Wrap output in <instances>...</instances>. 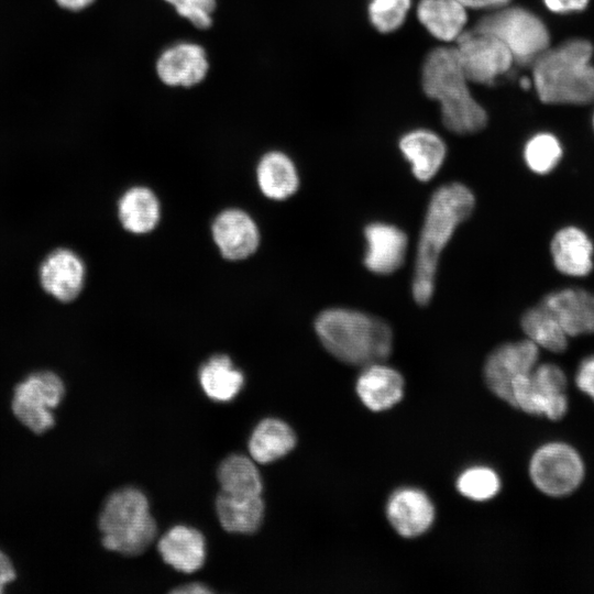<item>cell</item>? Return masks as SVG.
Here are the masks:
<instances>
[{
  "label": "cell",
  "instance_id": "obj_27",
  "mask_svg": "<svg viewBox=\"0 0 594 594\" xmlns=\"http://www.w3.org/2000/svg\"><path fill=\"white\" fill-rule=\"evenodd\" d=\"M199 382L210 399L222 403L232 400L239 394L244 376L228 355L218 354L201 365Z\"/></svg>",
  "mask_w": 594,
  "mask_h": 594
},
{
  "label": "cell",
  "instance_id": "obj_12",
  "mask_svg": "<svg viewBox=\"0 0 594 594\" xmlns=\"http://www.w3.org/2000/svg\"><path fill=\"white\" fill-rule=\"evenodd\" d=\"M86 276L82 260L65 248L52 251L41 263L38 278L42 288L62 302L73 301L81 293Z\"/></svg>",
  "mask_w": 594,
  "mask_h": 594
},
{
  "label": "cell",
  "instance_id": "obj_30",
  "mask_svg": "<svg viewBox=\"0 0 594 594\" xmlns=\"http://www.w3.org/2000/svg\"><path fill=\"white\" fill-rule=\"evenodd\" d=\"M457 488L464 497L484 502L493 498L501 490L496 472L486 466H473L462 472L457 480Z\"/></svg>",
  "mask_w": 594,
  "mask_h": 594
},
{
  "label": "cell",
  "instance_id": "obj_10",
  "mask_svg": "<svg viewBox=\"0 0 594 594\" xmlns=\"http://www.w3.org/2000/svg\"><path fill=\"white\" fill-rule=\"evenodd\" d=\"M455 51L466 78L477 84L494 82L514 62L509 50L497 37L475 29L458 36Z\"/></svg>",
  "mask_w": 594,
  "mask_h": 594
},
{
  "label": "cell",
  "instance_id": "obj_4",
  "mask_svg": "<svg viewBox=\"0 0 594 594\" xmlns=\"http://www.w3.org/2000/svg\"><path fill=\"white\" fill-rule=\"evenodd\" d=\"M593 47L585 40H570L547 48L535 61L532 79L539 99L552 105H585L594 99Z\"/></svg>",
  "mask_w": 594,
  "mask_h": 594
},
{
  "label": "cell",
  "instance_id": "obj_33",
  "mask_svg": "<svg viewBox=\"0 0 594 594\" xmlns=\"http://www.w3.org/2000/svg\"><path fill=\"white\" fill-rule=\"evenodd\" d=\"M173 6L176 12L198 29H207L212 23L211 14L216 9V0H164Z\"/></svg>",
  "mask_w": 594,
  "mask_h": 594
},
{
  "label": "cell",
  "instance_id": "obj_38",
  "mask_svg": "<svg viewBox=\"0 0 594 594\" xmlns=\"http://www.w3.org/2000/svg\"><path fill=\"white\" fill-rule=\"evenodd\" d=\"M173 592L178 594H206L212 592V590L205 584L195 582L176 587Z\"/></svg>",
  "mask_w": 594,
  "mask_h": 594
},
{
  "label": "cell",
  "instance_id": "obj_5",
  "mask_svg": "<svg viewBox=\"0 0 594 594\" xmlns=\"http://www.w3.org/2000/svg\"><path fill=\"white\" fill-rule=\"evenodd\" d=\"M98 526L103 547L124 556L143 553L157 535L148 501L135 487L117 490L107 497Z\"/></svg>",
  "mask_w": 594,
  "mask_h": 594
},
{
  "label": "cell",
  "instance_id": "obj_19",
  "mask_svg": "<svg viewBox=\"0 0 594 594\" xmlns=\"http://www.w3.org/2000/svg\"><path fill=\"white\" fill-rule=\"evenodd\" d=\"M157 548L168 565L184 573L199 570L205 562V538L193 527L184 525L172 527L161 537Z\"/></svg>",
  "mask_w": 594,
  "mask_h": 594
},
{
  "label": "cell",
  "instance_id": "obj_40",
  "mask_svg": "<svg viewBox=\"0 0 594 594\" xmlns=\"http://www.w3.org/2000/svg\"><path fill=\"white\" fill-rule=\"evenodd\" d=\"M530 85H531V81L528 78H526V77L521 78L520 86L524 89H528L530 87Z\"/></svg>",
  "mask_w": 594,
  "mask_h": 594
},
{
  "label": "cell",
  "instance_id": "obj_15",
  "mask_svg": "<svg viewBox=\"0 0 594 594\" xmlns=\"http://www.w3.org/2000/svg\"><path fill=\"white\" fill-rule=\"evenodd\" d=\"M386 516L400 536L415 538L431 527L435 507L422 491L405 487L391 495L386 506Z\"/></svg>",
  "mask_w": 594,
  "mask_h": 594
},
{
  "label": "cell",
  "instance_id": "obj_23",
  "mask_svg": "<svg viewBox=\"0 0 594 594\" xmlns=\"http://www.w3.org/2000/svg\"><path fill=\"white\" fill-rule=\"evenodd\" d=\"M295 446V432L290 426L277 418H266L260 421L249 440L251 458L262 464L285 457Z\"/></svg>",
  "mask_w": 594,
  "mask_h": 594
},
{
  "label": "cell",
  "instance_id": "obj_20",
  "mask_svg": "<svg viewBox=\"0 0 594 594\" xmlns=\"http://www.w3.org/2000/svg\"><path fill=\"white\" fill-rule=\"evenodd\" d=\"M399 148L420 182L435 177L447 153L446 144L436 133L421 129L405 134L399 141Z\"/></svg>",
  "mask_w": 594,
  "mask_h": 594
},
{
  "label": "cell",
  "instance_id": "obj_25",
  "mask_svg": "<svg viewBox=\"0 0 594 594\" xmlns=\"http://www.w3.org/2000/svg\"><path fill=\"white\" fill-rule=\"evenodd\" d=\"M256 177L262 193L275 200L290 197L298 188L299 178L293 161L282 152H270L258 162Z\"/></svg>",
  "mask_w": 594,
  "mask_h": 594
},
{
  "label": "cell",
  "instance_id": "obj_3",
  "mask_svg": "<svg viewBox=\"0 0 594 594\" xmlns=\"http://www.w3.org/2000/svg\"><path fill=\"white\" fill-rule=\"evenodd\" d=\"M425 94L438 100L444 127L457 134H472L487 123L484 108L472 97L455 47L432 50L422 65Z\"/></svg>",
  "mask_w": 594,
  "mask_h": 594
},
{
  "label": "cell",
  "instance_id": "obj_34",
  "mask_svg": "<svg viewBox=\"0 0 594 594\" xmlns=\"http://www.w3.org/2000/svg\"><path fill=\"white\" fill-rule=\"evenodd\" d=\"M578 388L594 400V355L583 360L575 375Z\"/></svg>",
  "mask_w": 594,
  "mask_h": 594
},
{
  "label": "cell",
  "instance_id": "obj_7",
  "mask_svg": "<svg viewBox=\"0 0 594 594\" xmlns=\"http://www.w3.org/2000/svg\"><path fill=\"white\" fill-rule=\"evenodd\" d=\"M65 391V384L56 373H31L13 389L12 413L33 433H44L55 425L53 410L59 406Z\"/></svg>",
  "mask_w": 594,
  "mask_h": 594
},
{
  "label": "cell",
  "instance_id": "obj_18",
  "mask_svg": "<svg viewBox=\"0 0 594 594\" xmlns=\"http://www.w3.org/2000/svg\"><path fill=\"white\" fill-rule=\"evenodd\" d=\"M404 378L383 362L370 364L360 373L355 389L363 405L372 411L395 406L404 396Z\"/></svg>",
  "mask_w": 594,
  "mask_h": 594
},
{
  "label": "cell",
  "instance_id": "obj_2",
  "mask_svg": "<svg viewBox=\"0 0 594 594\" xmlns=\"http://www.w3.org/2000/svg\"><path fill=\"white\" fill-rule=\"evenodd\" d=\"M324 349L339 361L354 366L384 362L393 349L388 323L370 314L350 308H329L315 321Z\"/></svg>",
  "mask_w": 594,
  "mask_h": 594
},
{
  "label": "cell",
  "instance_id": "obj_26",
  "mask_svg": "<svg viewBox=\"0 0 594 594\" xmlns=\"http://www.w3.org/2000/svg\"><path fill=\"white\" fill-rule=\"evenodd\" d=\"M118 217L129 232L136 234L150 232L160 219L158 200L148 188L132 187L119 200Z\"/></svg>",
  "mask_w": 594,
  "mask_h": 594
},
{
  "label": "cell",
  "instance_id": "obj_13",
  "mask_svg": "<svg viewBox=\"0 0 594 594\" xmlns=\"http://www.w3.org/2000/svg\"><path fill=\"white\" fill-rule=\"evenodd\" d=\"M366 249L363 263L378 275H388L404 263L408 239L398 227L386 222H371L364 229Z\"/></svg>",
  "mask_w": 594,
  "mask_h": 594
},
{
  "label": "cell",
  "instance_id": "obj_29",
  "mask_svg": "<svg viewBox=\"0 0 594 594\" xmlns=\"http://www.w3.org/2000/svg\"><path fill=\"white\" fill-rule=\"evenodd\" d=\"M521 328L528 339L538 346L551 352H563L566 349L568 334L541 302L524 314Z\"/></svg>",
  "mask_w": 594,
  "mask_h": 594
},
{
  "label": "cell",
  "instance_id": "obj_21",
  "mask_svg": "<svg viewBox=\"0 0 594 594\" xmlns=\"http://www.w3.org/2000/svg\"><path fill=\"white\" fill-rule=\"evenodd\" d=\"M551 254L556 267L563 274L585 276L592 270V242L578 228L558 231L551 242Z\"/></svg>",
  "mask_w": 594,
  "mask_h": 594
},
{
  "label": "cell",
  "instance_id": "obj_22",
  "mask_svg": "<svg viewBox=\"0 0 594 594\" xmlns=\"http://www.w3.org/2000/svg\"><path fill=\"white\" fill-rule=\"evenodd\" d=\"M262 495L233 496L220 492L216 499V512L224 530L233 534H253L264 517Z\"/></svg>",
  "mask_w": 594,
  "mask_h": 594
},
{
  "label": "cell",
  "instance_id": "obj_31",
  "mask_svg": "<svg viewBox=\"0 0 594 594\" xmlns=\"http://www.w3.org/2000/svg\"><path fill=\"white\" fill-rule=\"evenodd\" d=\"M561 155L562 148L559 141L549 133L534 135L524 150L526 164L537 174H547L552 170Z\"/></svg>",
  "mask_w": 594,
  "mask_h": 594
},
{
  "label": "cell",
  "instance_id": "obj_6",
  "mask_svg": "<svg viewBox=\"0 0 594 594\" xmlns=\"http://www.w3.org/2000/svg\"><path fill=\"white\" fill-rule=\"evenodd\" d=\"M475 30L497 37L512 53L514 61L527 64L543 53L550 37L542 21L530 11L510 7L479 20Z\"/></svg>",
  "mask_w": 594,
  "mask_h": 594
},
{
  "label": "cell",
  "instance_id": "obj_16",
  "mask_svg": "<svg viewBox=\"0 0 594 594\" xmlns=\"http://www.w3.org/2000/svg\"><path fill=\"white\" fill-rule=\"evenodd\" d=\"M212 235L223 257L243 260L255 252L260 232L253 219L242 210L227 209L212 224Z\"/></svg>",
  "mask_w": 594,
  "mask_h": 594
},
{
  "label": "cell",
  "instance_id": "obj_37",
  "mask_svg": "<svg viewBox=\"0 0 594 594\" xmlns=\"http://www.w3.org/2000/svg\"><path fill=\"white\" fill-rule=\"evenodd\" d=\"M465 8L472 9H490L502 8L506 6L510 0H458Z\"/></svg>",
  "mask_w": 594,
  "mask_h": 594
},
{
  "label": "cell",
  "instance_id": "obj_32",
  "mask_svg": "<svg viewBox=\"0 0 594 594\" xmlns=\"http://www.w3.org/2000/svg\"><path fill=\"white\" fill-rule=\"evenodd\" d=\"M409 8L410 0H372L369 14L377 31L389 33L404 23Z\"/></svg>",
  "mask_w": 594,
  "mask_h": 594
},
{
  "label": "cell",
  "instance_id": "obj_39",
  "mask_svg": "<svg viewBox=\"0 0 594 594\" xmlns=\"http://www.w3.org/2000/svg\"><path fill=\"white\" fill-rule=\"evenodd\" d=\"M95 0H56V2L67 10L78 11L90 6Z\"/></svg>",
  "mask_w": 594,
  "mask_h": 594
},
{
  "label": "cell",
  "instance_id": "obj_24",
  "mask_svg": "<svg viewBox=\"0 0 594 594\" xmlns=\"http://www.w3.org/2000/svg\"><path fill=\"white\" fill-rule=\"evenodd\" d=\"M417 15L431 35L447 42L457 40L468 21L465 7L458 0H420Z\"/></svg>",
  "mask_w": 594,
  "mask_h": 594
},
{
  "label": "cell",
  "instance_id": "obj_28",
  "mask_svg": "<svg viewBox=\"0 0 594 594\" xmlns=\"http://www.w3.org/2000/svg\"><path fill=\"white\" fill-rule=\"evenodd\" d=\"M218 481L221 492L233 496H257L263 492L255 461L243 454H231L220 463Z\"/></svg>",
  "mask_w": 594,
  "mask_h": 594
},
{
  "label": "cell",
  "instance_id": "obj_35",
  "mask_svg": "<svg viewBox=\"0 0 594 594\" xmlns=\"http://www.w3.org/2000/svg\"><path fill=\"white\" fill-rule=\"evenodd\" d=\"M550 11L564 13L583 10L588 0H543Z\"/></svg>",
  "mask_w": 594,
  "mask_h": 594
},
{
  "label": "cell",
  "instance_id": "obj_17",
  "mask_svg": "<svg viewBox=\"0 0 594 594\" xmlns=\"http://www.w3.org/2000/svg\"><path fill=\"white\" fill-rule=\"evenodd\" d=\"M541 304L557 318L568 337L594 332V295L566 288L547 295Z\"/></svg>",
  "mask_w": 594,
  "mask_h": 594
},
{
  "label": "cell",
  "instance_id": "obj_8",
  "mask_svg": "<svg viewBox=\"0 0 594 594\" xmlns=\"http://www.w3.org/2000/svg\"><path fill=\"white\" fill-rule=\"evenodd\" d=\"M566 377L556 364L536 365L512 384V406L551 420L561 419L568 410Z\"/></svg>",
  "mask_w": 594,
  "mask_h": 594
},
{
  "label": "cell",
  "instance_id": "obj_11",
  "mask_svg": "<svg viewBox=\"0 0 594 594\" xmlns=\"http://www.w3.org/2000/svg\"><path fill=\"white\" fill-rule=\"evenodd\" d=\"M539 346L531 340L504 343L494 349L484 363V380L490 391L512 405V384L537 365Z\"/></svg>",
  "mask_w": 594,
  "mask_h": 594
},
{
  "label": "cell",
  "instance_id": "obj_36",
  "mask_svg": "<svg viewBox=\"0 0 594 594\" xmlns=\"http://www.w3.org/2000/svg\"><path fill=\"white\" fill-rule=\"evenodd\" d=\"M16 579V572L11 559L0 550V593Z\"/></svg>",
  "mask_w": 594,
  "mask_h": 594
},
{
  "label": "cell",
  "instance_id": "obj_14",
  "mask_svg": "<svg viewBox=\"0 0 594 594\" xmlns=\"http://www.w3.org/2000/svg\"><path fill=\"white\" fill-rule=\"evenodd\" d=\"M208 68L204 47L191 42H178L168 46L156 62V73L168 86H195L204 80Z\"/></svg>",
  "mask_w": 594,
  "mask_h": 594
},
{
  "label": "cell",
  "instance_id": "obj_1",
  "mask_svg": "<svg viewBox=\"0 0 594 594\" xmlns=\"http://www.w3.org/2000/svg\"><path fill=\"white\" fill-rule=\"evenodd\" d=\"M475 207V197L464 184L453 182L432 194L419 234L411 292L415 301L426 306L435 293L438 261L455 229Z\"/></svg>",
  "mask_w": 594,
  "mask_h": 594
},
{
  "label": "cell",
  "instance_id": "obj_9",
  "mask_svg": "<svg viewBox=\"0 0 594 594\" xmlns=\"http://www.w3.org/2000/svg\"><path fill=\"white\" fill-rule=\"evenodd\" d=\"M582 458L571 446L551 442L541 446L529 463L531 482L541 493L563 497L573 493L584 479Z\"/></svg>",
  "mask_w": 594,
  "mask_h": 594
}]
</instances>
